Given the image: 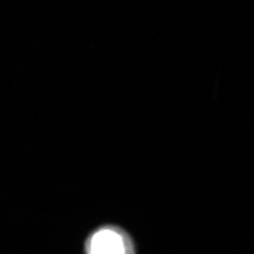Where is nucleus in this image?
Wrapping results in <instances>:
<instances>
[{
    "label": "nucleus",
    "instance_id": "f257e3e1",
    "mask_svg": "<svg viewBox=\"0 0 254 254\" xmlns=\"http://www.w3.org/2000/svg\"><path fill=\"white\" fill-rule=\"evenodd\" d=\"M85 250L87 254H134L131 238L114 225L101 227L91 233Z\"/></svg>",
    "mask_w": 254,
    "mask_h": 254
}]
</instances>
